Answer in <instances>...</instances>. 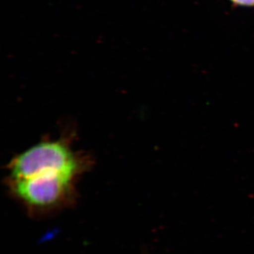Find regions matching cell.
<instances>
[{
  "label": "cell",
  "instance_id": "6da1fadb",
  "mask_svg": "<svg viewBox=\"0 0 254 254\" xmlns=\"http://www.w3.org/2000/svg\"><path fill=\"white\" fill-rule=\"evenodd\" d=\"M89 164L86 157L73 150L68 140H45L11 160L8 165L7 179L50 173H66L79 177Z\"/></svg>",
  "mask_w": 254,
  "mask_h": 254
},
{
  "label": "cell",
  "instance_id": "3957f363",
  "mask_svg": "<svg viewBox=\"0 0 254 254\" xmlns=\"http://www.w3.org/2000/svg\"><path fill=\"white\" fill-rule=\"evenodd\" d=\"M232 5L242 7L254 8V0H227Z\"/></svg>",
  "mask_w": 254,
  "mask_h": 254
},
{
  "label": "cell",
  "instance_id": "7a4b0ae2",
  "mask_svg": "<svg viewBox=\"0 0 254 254\" xmlns=\"http://www.w3.org/2000/svg\"><path fill=\"white\" fill-rule=\"evenodd\" d=\"M78 178L70 174L52 173L6 180L13 194L23 203L33 208H48L72 194Z\"/></svg>",
  "mask_w": 254,
  "mask_h": 254
}]
</instances>
